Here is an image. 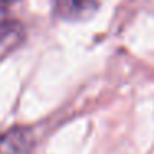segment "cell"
<instances>
[{"mask_svg": "<svg viewBox=\"0 0 154 154\" xmlns=\"http://www.w3.org/2000/svg\"><path fill=\"white\" fill-rule=\"evenodd\" d=\"M35 136L28 126H14L0 133V154H32Z\"/></svg>", "mask_w": 154, "mask_h": 154, "instance_id": "cell-1", "label": "cell"}, {"mask_svg": "<svg viewBox=\"0 0 154 154\" xmlns=\"http://www.w3.org/2000/svg\"><path fill=\"white\" fill-rule=\"evenodd\" d=\"M17 32V22L8 15L5 8L0 7V42H4L7 37Z\"/></svg>", "mask_w": 154, "mask_h": 154, "instance_id": "cell-3", "label": "cell"}, {"mask_svg": "<svg viewBox=\"0 0 154 154\" xmlns=\"http://www.w3.org/2000/svg\"><path fill=\"white\" fill-rule=\"evenodd\" d=\"M0 2H5V4H10V2H15V0H0Z\"/></svg>", "mask_w": 154, "mask_h": 154, "instance_id": "cell-4", "label": "cell"}, {"mask_svg": "<svg viewBox=\"0 0 154 154\" xmlns=\"http://www.w3.org/2000/svg\"><path fill=\"white\" fill-rule=\"evenodd\" d=\"M100 7V0H55V14L68 22L90 18Z\"/></svg>", "mask_w": 154, "mask_h": 154, "instance_id": "cell-2", "label": "cell"}]
</instances>
